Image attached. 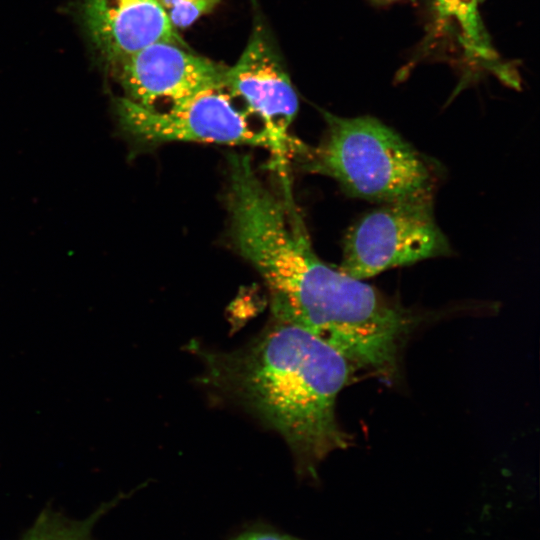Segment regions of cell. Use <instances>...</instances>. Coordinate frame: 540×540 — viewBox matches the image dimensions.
Wrapping results in <instances>:
<instances>
[{"mask_svg":"<svg viewBox=\"0 0 540 540\" xmlns=\"http://www.w3.org/2000/svg\"><path fill=\"white\" fill-rule=\"evenodd\" d=\"M191 346L203 364V383L276 431L290 448L299 476L317 480L325 458L349 446L336 401L354 366L308 331L272 317L234 350Z\"/></svg>","mask_w":540,"mask_h":540,"instance_id":"6da1fadb","label":"cell"},{"mask_svg":"<svg viewBox=\"0 0 540 540\" xmlns=\"http://www.w3.org/2000/svg\"><path fill=\"white\" fill-rule=\"evenodd\" d=\"M327 129L306 168L335 179L353 197L394 203L432 196L433 170L394 130L371 116L322 111Z\"/></svg>","mask_w":540,"mask_h":540,"instance_id":"7a4b0ae2","label":"cell"},{"mask_svg":"<svg viewBox=\"0 0 540 540\" xmlns=\"http://www.w3.org/2000/svg\"><path fill=\"white\" fill-rule=\"evenodd\" d=\"M451 254L432 196L382 204L348 231L339 269L364 280L385 270Z\"/></svg>","mask_w":540,"mask_h":540,"instance_id":"3957f363","label":"cell"},{"mask_svg":"<svg viewBox=\"0 0 540 540\" xmlns=\"http://www.w3.org/2000/svg\"><path fill=\"white\" fill-rule=\"evenodd\" d=\"M113 108L119 130L136 144L200 142L270 149L263 129L252 126L223 88L204 90L165 110L144 108L124 97L114 98Z\"/></svg>","mask_w":540,"mask_h":540,"instance_id":"277c9868","label":"cell"},{"mask_svg":"<svg viewBox=\"0 0 540 540\" xmlns=\"http://www.w3.org/2000/svg\"><path fill=\"white\" fill-rule=\"evenodd\" d=\"M223 89L256 116L270 142L279 178L287 177L286 162L291 147L289 128L299 101L279 55L261 21L255 23L237 62L227 68Z\"/></svg>","mask_w":540,"mask_h":540,"instance_id":"5b68a950","label":"cell"},{"mask_svg":"<svg viewBox=\"0 0 540 540\" xmlns=\"http://www.w3.org/2000/svg\"><path fill=\"white\" fill-rule=\"evenodd\" d=\"M173 43L158 42L120 60L109 71L124 98L155 109L161 101L170 105L204 90L223 88L228 66Z\"/></svg>","mask_w":540,"mask_h":540,"instance_id":"8992f818","label":"cell"},{"mask_svg":"<svg viewBox=\"0 0 540 540\" xmlns=\"http://www.w3.org/2000/svg\"><path fill=\"white\" fill-rule=\"evenodd\" d=\"M84 31L107 69L158 42L187 46L159 0H77Z\"/></svg>","mask_w":540,"mask_h":540,"instance_id":"52a82bcc","label":"cell"},{"mask_svg":"<svg viewBox=\"0 0 540 540\" xmlns=\"http://www.w3.org/2000/svg\"><path fill=\"white\" fill-rule=\"evenodd\" d=\"M438 18L452 21L460 29V42L466 54L492 71L508 85L517 87L519 80L514 72L499 61L482 22L478 0H436Z\"/></svg>","mask_w":540,"mask_h":540,"instance_id":"ba28073f","label":"cell"},{"mask_svg":"<svg viewBox=\"0 0 540 540\" xmlns=\"http://www.w3.org/2000/svg\"><path fill=\"white\" fill-rule=\"evenodd\" d=\"M103 511L84 520H67L52 513L42 514L21 540H91L92 529Z\"/></svg>","mask_w":540,"mask_h":540,"instance_id":"9c48e42d","label":"cell"},{"mask_svg":"<svg viewBox=\"0 0 540 540\" xmlns=\"http://www.w3.org/2000/svg\"><path fill=\"white\" fill-rule=\"evenodd\" d=\"M221 0H159L172 26L184 29L211 12Z\"/></svg>","mask_w":540,"mask_h":540,"instance_id":"30bf717a","label":"cell"},{"mask_svg":"<svg viewBox=\"0 0 540 540\" xmlns=\"http://www.w3.org/2000/svg\"><path fill=\"white\" fill-rule=\"evenodd\" d=\"M231 540H303L285 533L264 528H252L243 531Z\"/></svg>","mask_w":540,"mask_h":540,"instance_id":"8fae6325","label":"cell"},{"mask_svg":"<svg viewBox=\"0 0 540 540\" xmlns=\"http://www.w3.org/2000/svg\"><path fill=\"white\" fill-rule=\"evenodd\" d=\"M371 1L380 5V4H389L397 0H371Z\"/></svg>","mask_w":540,"mask_h":540,"instance_id":"7c38bea8","label":"cell"}]
</instances>
